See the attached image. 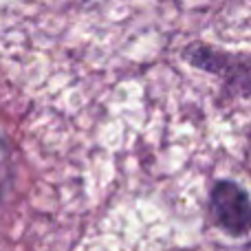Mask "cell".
<instances>
[{
	"label": "cell",
	"mask_w": 251,
	"mask_h": 251,
	"mask_svg": "<svg viewBox=\"0 0 251 251\" xmlns=\"http://www.w3.org/2000/svg\"><path fill=\"white\" fill-rule=\"evenodd\" d=\"M9 183V150L4 146L2 137H0V199H2L4 190Z\"/></svg>",
	"instance_id": "obj_3"
},
{
	"label": "cell",
	"mask_w": 251,
	"mask_h": 251,
	"mask_svg": "<svg viewBox=\"0 0 251 251\" xmlns=\"http://www.w3.org/2000/svg\"><path fill=\"white\" fill-rule=\"evenodd\" d=\"M240 57L243 55L225 53L205 42H190L183 49V60L190 66L205 71L209 75H221V77H225L227 86H234V88L238 86L240 97H247L249 95V64H247V57L240 64H236Z\"/></svg>",
	"instance_id": "obj_2"
},
{
	"label": "cell",
	"mask_w": 251,
	"mask_h": 251,
	"mask_svg": "<svg viewBox=\"0 0 251 251\" xmlns=\"http://www.w3.org/2000/svg\"><path fill=\"white\" fill-rule=\"evenodd\" d=\"M209 216L212 223L231 238H243L249 234L251 205L247 190L236 181L221 178L209 190Z\"/></svg>",
	"instance_id": "obj_1"
}]
</instances>
